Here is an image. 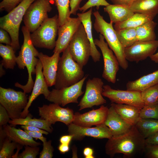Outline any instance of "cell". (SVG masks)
I'll use <instances>...</instances> for the list:
<instances>
[{
    "label": "cell",
    "mask_w": 158,
    "mask_h": 158,
    "mask_svg": "<svg viewBox=\"0 0 158 158\" xmlns=\"http://www.w3.org/2000/svg\"><path fill=\"white\" fill-rule=\"evenodd\" d=\"M145 145V139L133 126L126 133L108 139L105 150L111 157L121 153L126 158H133L144 154Z\"/></svg>",
    "instance_id": "obj_1"
},
{
    "label": "cell",
    "mask_w": 158,
    "mask_h": 158,
    "mask_svg": "<svg viewBox=\"0 0 158 158\" xmlns=\"http://www.w3.org/2000/svg\"><path fill=\"white\" fill-rule=\"evenodd\" d=\"M21 31L24 37L23 45L16 57V62L18 67L20 69L26 67L27 69L28 78L27 83L23 85L17 82L15 84L16 87L23 90L25 93H29L32 89L34 82L32 75L36 73V66L39 59L37 58L39 52L35 47L30 38V32L28 29L23 26Z\"/></svg>",
    "instance_id": "obj_2"
},
{
    "label": "cell",
    "mask_w": 158,
    "mask_h": 158,
    "mask_svg": "<svg viewBox=\"0 0 158 158\" xmlns=\"http://www.w3.org/2000/svg\"><path fill=\"white\" fill-rule=\"evenodd\" d=\"M58 63L55 89L68 87L78 82L84 77V72L80 65L73 59L68 46L63 51Z\"/></svg>",
    "instance_id": "obj_3"
},
{
    "label": "cell",
    "mask_w": 158,
    "mask_h": 158,
    "mask_svg": "<svg viewBox=\"0 0 158 158\" xmlns=\"http://www.w3.org/2000/svg\"><path fill=\"white\" fill-rule=\"evenodd\" d=\"M93 14L95 18L94 23L95 30L103 36L109 47L116 56L120 66L126 70L128 65L125 56L124 48L118 39L113 23L106 22L98 11H95Z\"/></svg>",
    "instance_id": "obj_4"
},
{
    "label": "cell",
    "mask_w": 158,
    "mask_h": 158,
    "mask_svg": "<svg viewBox=\"0 0 158 158\" xmlns=\"http://www.w3.org/2000/svg\"><path fill=\"white\" fill-rule=\"evenodd\" d=\"M35 0H23L8 13L0 18V27L6 31L11 37V46L16 51L20 48L19 29L28 7Z\"/></svg>",
    "instance_id": "obj_5"
},
{
    "label": "cell",
    "mask_w": 158,
    "mask_h": 158,
    "mask_svg": "<svg viewBox=\"0 0 158 158\" xmlns=\"http://www.w3.org/2000/svg\"><path fill=\"white\" fill-rule=\"evenodd\" d=\"M59 26L58 15L48 18L30 34L31 39L34 46L49 49L54 48Z\"/></svg>",
    "instance_id": "obj_6"
},
{
    "label": "cell",
    "mask_w": 158,
    "mask_h": 158,
    "mask_svg": "<svg viewBox=\"0 0 158 158\" xmlns=\"http://www.w3.org/2000/svg\"><path fill=\"white\" fill-rule=\"evenodd\" d=\"M28 98L26 93L13 89L0 87V103L7 111L11 119L20 118Z\"/></svg>",
    "instance_id": "obj_7"
},
{
    "label": "cell",
    "mask_w": 158,
    "mask_h": 158,
    "mask_svg": "<svg viewBox=\"0 0 158 158\" xmlns=\"http://www.w3.org/2000/svg\"><path fill=\"white\" fill-rule=\"evenodd\" d=\"M73 60L83 68L90 56V46L84 27L81 23L68 45Z\"/></svg>",
    "instance_id": "obj_8"
},
{
    "label": "cell",
    "mask_w": 158,
    "mask_h": 158,
    "mask_svg": "<svg viewBox=\"0 0 158 158\" xmlns=\"http://www.w3.org/2000/svg\"><path fill=\"white\" fill-rule=\"evenodd\" d=\"M51 4L47 0H35L28 7L23 21L30 32L37 29L48 18V13L52 8Z\"/></svg>",
    "instance_id": "obj_9"
},
{
    "label": "cell",
    "mask_w": 158,
    "mask_h": 158,
    "mask_svg": "<svg viewBox=\"0 0 158 158\" xmlns=\"http://www.w3.org/2000/svg\"><path fill=\"white\" fill-rule=\"evenodd\" d=\"M104 40L103 36L100 34L99 39H94V42L95 45L100 49L103 57L104 68L102 77L108 82L114 84L116 81V75L120 66L116 56L109 48Z\"/></svg>",
    "instance_id": "obj_10"
},
{
    "label": "cell",
    "mask_w": 158,
    "mask_h": 158,
    "mask_svg": "<svg viewBox=\"0 0 158 158\" xmlns=\"http://www.w3.org/2000/svg\"><path fill=\"white\" fill-rule=\"evenodd\" d=\"M87 76L86 75L78 82L71 86L59 89H53L46 99L63 107L70 103H78V98L84 93L82 87Z\"/></svg>",
    "instance_id": "obj_11"
},
{
    "label": "cell",
    "mask_w": 158,
    "mask_h": 158,
    "mask_svg": "<svg viewBox=\"0 0 158 158\" xmlns=\"http://www.w3.org/2000/svg\"><path fill=\"white\" fill-rule=\"evenodd\" d=\"M104 85L102 80L99 78L94 77L87 80L84 95L78 105L79 111L106 103L102 95Z\"/></svg>",
    "instance_id": "obj_12"
},
{
    "label": "cell",
    "mask_w": 158,
    "mask_h": 158,
    "mask_svg": "<svg viewBox=\"0 0 158 158\" xmlns=\"http://www.w3.org/2000/svg\"><path fill=\"white\" fill-rule=\"evenodd\" d=\"M102 95L108 98L112 103L131 105L141 109L145 105L140 91L115 90L106 85L103 86Z\"/></svg>",
    "instance_id": "obj_13"
},
{
    "label": "cell",
    "mask_w": 158,
    "mask_h": 158,
    "mask_svg": "<svg viewBox=\"0 0 158 158\" xmlns=\"http://www.w3.org/2000/svg\"><path fill=\"white\" fill-rule=\"evenodd\" d=\"M38 108L40 118L47 121L51 125L61 122L68 126L74 119V114L72 109L62 108L57 104L43 105Z\"/></svg>",
    "instance_id": "obj_14"
},
{
    "label": "cell",
    "mask_w": 158,
    "mask_h": 158,
    "mask_svg": "<svg viewBox=\"0 0 158 158\" xmlns=\"http://www.w3.org/2000/svg\"><path fill=\"white\" fill-rule=\"evenodd\" d=\"M158 48V40L138 41L124 48L125 57L127 61L138 63L150 57Z\"/></svg>",
    "instance_id": "obj_15"
},
{
    "label": "cell",
    "mask_w": 158,
    "mask_h": 158,
    "mask_svg": "<svg viewBox=\"0 0 158 158\" xmlns=\"http://www.w3.org/2000/svg\"><path fill=\"white\" fill-rule=\"evenodd\" d=\"M68 131L69 134L73 135V139L77 140H81L85 136L108 139L112 137L111 130L104 124L91 127H82L72 123L68 126Z\"/></svg>",
    "instance_id": "obj_16"
},
{
    "label": "cell",
    "mask_w": 158,
    "mask_h": 158,
    "mask_svg": "<svg viewBox=\"0 0 158 158\" xmlns=\"http://www.w3.org/2000/svg\"><path fill=\"white\" fill-rule=\"evenodd\" d=\"M81 22L78 17L69 18L62 25L59 26L58 32V38L53 52L59 53L68 47L74 34Z\"/></svg>",
    "instance_id": "obj_17"
},
{
    "label": "cell",
    "mask_w": 158,
    "mask_h": 158,
    "mask_svg": "<svg viewBox=\"0 0 158 158\" xmlns=\"http://www.w3.org/2000/svg\"><path fill=\"white\" fill-rule=\"evenodd\" d=\"M108 109L107 107L102 105L98 109H93L83 114L75 112L73 123L84 127H91L92 126H98L104 124L107 116Z\"/></svg>",
    "instance_id": "obj_18"
},
{
    "label": "cell",
    "mask_w": 158,
    "mask_h": 158,
    "mask_svg": "<svg viewBox=\"0 0 158 158\" xmlns=\"http://www.w3.org/2000/svg\"><path fill=\"white\" fill-rule=\"evenodd\" d=\"M42 70V64L39 59L36 66V78L32 93L28 98L27 104L22 112L20 118H25L28 115L29 108L33 101L39 96L42 94L46 99L50 93V91L48 89V86L45 80Z\"/></svg>",
    "instance_id": "obj_19"
},
{
    "label": "cell",
    "mask_w": 158,
    "mask_h": 158,
    "mask_svg": "<svg viewBox=\"0 0 158 158\" xmlns=\"http://www.w3.org/2000/svg\"><path fill=\"white\" fill-rule=\"evenodd\" d=\"M54 53L51 56H49L42 52H39L37 56L42 64L43 74L48 87L55 84L58 64L60 58V53Z\"/></svg>",
    "instance_id": "obj_20"
},
{
    "label": "cell",
    "mask_w": 158,
    "mask_h": 158,
    "mask_svg": "<svg viewBox=\"0 0 158 158\" xmlns=\"http://www.w3.org/2000/svg\"><path fill=\"white\" fill-rule=\"evenodd\" d=\"M104 124L109 128L113 137L126 133L133 126L123 120L111 105L109 108L107 116Z\"/></svg>",
    "instance_id": "obj_21"
},
{
    "label": "cell",
    "mask_w": 158,
    "mask_h": 158,
    "mask_svg": "<svg viewBox=\"0 0 158 158\" xmlns=\"http://www.w3.org/2000/svg\"><path fill=\"white\" fill-rule=\"evenodd\" d=\"M92 8L84 13H77L78 17L83 24L90 46V56L93 61L96 63L100 61L101 54L97 49L93 38L92 33V22L91 16Z\"/></svg>",
    "instance_id": "obj_22"
},
{
    "label": "cell",
    "mask_w": 158,
    "mask_h": 158,
    "mask_svg": "<svg viewBox=\"0 0 158 158\" xmlns=\"http://www.w3.org/2000/svg\"><path fill=\"white\" fill-rule=\"evenodd\" d=\"M7 137L12 141L22 146H39L42 145L40 142L35 141L24 130L17 129L8 124L3 126Z\"/></svg>",
    "instance_id": "obj_23"
},
{
    "label": "cell",
    "mask_w": 158,
    "mask_h": 158,
    "mask_svg": "<svg viewBox=\"0 0 158 158\" xmlns=\"http://www.w3.org/2000/svg\"><path fill=\"white\" fill-rule=\"evenodd\" d=\"M116 112L126 122L132 126H135L140 118L141 109L131 105L112 103Z\"/></svg>",
    "instance_id": "obj_24"
},
{
    "label": "cell",
    "mask_w": 158,
    "mask_h": 158,
    "mask_svg": "<svg viewBox=\"0 0 158 158\" xmlns=\"http://www.w3.org/2000/svg\"><path fill=\"white\" fill-rule=\"evenodd\" d=\"M113 23H121L127 20L134 13L129 6L118 4H109L104 8Z\"/></svg>",
    "instance_id": "obj_25"
},
{
    "label": "cell",
    "mask_w": 158,
    "mask_h": 158,
    "mask_svg": "<svg viewBox=\"0 0 158 158\" xmlns=\"http://www.w3.org/2000/svg\"><path fill=\"white\" fill-rule=\"evenodd\" d=\"M157 15L155 13H134L125 21L115 23L114 27L115 30L127 28H136L146 23L153 20Z\"/></svg>",
    "instance_id": "obj_26"
},
{
    "label": "cell",
    "mask_w": 158,
    "mask_h": 158,
    "mask_svg": "<svg viewBox=\"0 0 158 158\" xmlns=\"http://www.w3.org/2000/svg\"><path fill=\"white\" fill-rule=\"evenodd\" d=\"M158 84V70L143 76L135 80L129 81L126 84L127 90L141 92Z\"/></svg>",
    "instance_id": "obj_27"
},
{
    "label": "cell",
    "mask_w": 158,
    "mask_h": 158,
    "mask_svg": "<svg viewBox=\"0 0 158 158\" xmlns=\"http://www.w3.org/2000/svg\"><path fill=\"white\" fill-rule=\"evenodd\" d=\"M8 123L13 125H27L35 126L44 130L49 133L53 131L51 124L47 121L41 118H32L31 115L29 113L25 118L10 120Z\"/></svg>",
    "instance_id": "obj_28"
},
{
    "label": "cell",
    "mask_w": 158,
    "mask_h": 158,
    "mask_svg": "<svg viewBox=\"0 0 158 158\" xmlns=\"http://www.w3.org/2000/svg\"><path fill=\"white\" fill-rule=\"evenodd\" d=\"M129 7L134 13L158 14V0H135Z\"/></svg>",
    "instance_id": "obj_29"
},
{
    "label": "cell",
    "mask_w": 158,
    "mask_h": 158,
    "mask_svg": "<svg viewBox=\"0 0 158 158\" xmlns=\"http://www.w3.org/2000/svg\"><path fill=\"white\" fill-rule=\"evenodd\" d=\"M135 126L145 139L158 132V119L140 118Z\"/></svg>",
    "instance_id": "obj_30"
},
{
    "label": "cell",
    "mask_w": 158,
    "mask_h": 158,
    "mask_svg": "<svg viewBox=\"0 0 158 158\" xmlns=\"http://www.w3.org/2000/svg\"><path fill=\"white\" fill-rule=\"evenodd\" d=\"M157 23L152 20L136 28L138 41H151L156 40L155 30Z\"/></svg>",
    "instance_id": "obj_31"
},
{
    "label": "cell",
    "mask_w": 158,
    "mask_h": 158,
    "mask_svg": "<svg viewBox=\"0 0 158 158\" xmlns=\"http://www.w3.org/2000/svg\"><path fill=\"white\" fill-rule=\"evenodd\" d=\"M15 51L10 45L0 44V55L2 58L1 63L6 69H13L16 63Z\"/></svg>",
    "instance_id": "obj_32"
},
{
    "label": "cell",
    "mask_w": 158,
    "mask_h": 158,
    "mask_svg": "<svg viewBox=\"0 0 158 158\" xmlns=\"http://www.w3.org/2000/svg\"><path fill=\"white\" fill-rule=\"evenodd\" d=\"M118 39L124 48L137 41L136 28H127L116 30Z\"/></svg>",
    "instance_id": "obj_33"
},
{
    "label": "cell",
    "mask_w": 158,
    "mask_h": 158,
    "mask_svg": "<svg viewBox=\"0 0 158 158\" xmlns=\"http://www.w3.org/2000/svg\"><path fill=\"white\" fill-rule=\"evenodd\" d=\"M58 12L60 26L63 25L70 17V0H54Z\"/></svg>",
    "instance_id": "obj_34"
},
{
    "label": "cell",
    "mask_w": 158,
    "mask_h": 158,
    "mask_svg": "<svg viewBox=\"0 0 158 158\" xmlns=\"http://www.w3.org/2000/svg\"><path fill=\"white\" fill-rule=\"evenodd\" d=\"M142 99L145 105L158 104V84L141 92Z\"/></svg>",
    "instance_id": "obj_35"
},
{
    "label": "cell",
    "mask_w": 158,
    "mask_h": 158,
    "mask_svg": "<svg viewBox=\"0 0 158 158\" xmlns=\"http://www.w3.org/2000/svg\"><path fill=\"white\" fill-rule=\"evenodd\" d=\"M20 146L21 145L12 141L9 138L6 137L0 148V158L13 157L14 150Z\"/></svg>",
    "instance_id": "obj_36"
},
{
    "label": "cell",
    "mask_w": 158,
    "mask_h": 158,
    "mask_svg": "<svg viewBox=\"0 0 158 158\" xmlns=\"http://www.w3.org/2000/svg\"><path fill=\"white\" fill-rule=\"evenodd\" d=\"M140 118L158 119V104L145 105L140 109Z\"/></svg>",
    "instance_id": "obj_37"
},
{
    "label": "cell",
    "mask_w": 158,
    "mask_h": 158,
    "mask_svg": "<svg viewBox=\"0 0 158 158\" xmlns=\"http://www.w3.org/2000/svg\"><path fill=\"white\" fill-rule=\"evenodd\" d=\"M40 148L38 146H25V150L17 155L18 158H36L39 153Z\"/></svg>",
    "instance_id": "obj_38"
},
{
    "label": "cell",
    "mask_w": 158,
    "mask_h": 158,
    "mask_svg": "<svg viewBox=\"0 0 158 158\" xmlns=\"http://www.w3.org/2000/svg\"><path fill=\"white\" fill-rule=\"evenodd\" d=\"M110 4L106 0H88L83 6L80 7L79 10L84 13L88 9L96 6L98 10L100 6H106Z\"/></svg>",
    "instance_id": "obj_39"
},
{
    "label": "cell",
    "mask_w": 158,
    "mask_h": 158,
    "mask_svg": "<svg viewBox=\"0 0 158 158\" xmlns=\"http://www.w3.org/2000/svg\"><path fill=\"white\" fill-rule=\"evenodd\" d=\"M43 149L40 154V158H51L53 157L54 148L51 145V140L43 142Z\"/></svg>",
    "instance_id": "obj_40"
},
{
    "label": "cell",
    "mask_w": 158,
    "mask_h": 158,
    "mask_svg": "<svg viewBox=\"0 0 158 158\" xmlns=\"http://www.w3.org/2000/svg\"><path fill=\"white\" fill-rule=\"evenodd\" d=\"M23 0H3L0 3L1 11L9 12L18 6Z\"/></svg>",
    "instance_id": "obj_41"
},
{
    "label": "cell",
    "mask_w": 158,
    "mask_h": 158,
    "mask_svg": "<svg viewBox=\"0 0 158 158\" xmlns=\"http://www.w3.org/2000/svg\"><path fill=\"white\" fill-rule=\"evenodd\" d=\"M144 154L149 158H158V144H146Z\"/></svg>",
    "instance_id": "obj_42"
},
{
    "label": "cell",
    "mask_w": 158,
    "mask_h": 158,
    "mask_svg": "<svg viewBox=\"0 0 158 158\" xmlns=\"http://www.w3.org/2000/svg\"><path fill=\"white\" fill-rule=\"evenodd\" d=\"M10 117L6 109L0 105V126L7 124L10 120Z\"/></svg>",
    "instance_id": "obj_43"
},
{
    "label": "cell",
    "mask_w": 158,
    "mask_h": 158,
    "mask_svg": "<svg viewBox=\"0 0 158 158\" xmlns=\"http://www.w3.org/2000/svg\"><path fill=\"white\" fill-rule=\"evenodd\" d=\"M0 42L10 45L11 43V37L8 32L1 28L0 29Z\"/></svg>",
    "instance_id": "obj_44"
},
{
    "label": "cell",
    "mask_w": 158,
    "mask_h": 158,
    "mask_svg": "<svg viewBox=\"0 0 158 158\" xmlns=\"http://www.w3.org/2000/svg\"><path fill=\"white\" fill-rule=\"evenodd\" d=\"M83 0H70V14L76 15L80 8V4Z\"/></svg>",
    "instance_id": "obj_45"
},
{
    "label": "cell",
    "mask_w": 158,
    "mask_h": 158,
    "mask_svg": "<svg viewBox=\"0 0 158 158\" xmlns=\"http://www.w3.org/2000/svg\"><path fill=\"white\" fill-rule=\"evenodd\" d=\"M29 135L36 140L38 139L41 140L43 142L46 141V138L44 137L42 133L37 132L31 131L24 130Z\"/></svg>",
    "instance_id": "obj_46"
},
{
    "label": "cell",
    "mask_w": 158,
    "mask_h": 158,
    "mask_svg": "<svg viewBox=\"0 0 158 158\" xmlns=\"http://www.w3.org/2000/svg\"><path fill=\"white\" fill-rule=\"evenodd\" d=\"M21 127L22 129H24V130H26L31 131L40 132L43 134L46 135H47L49 133L48 132L44 130L35 126L27 125H22Z\"/></svg>",
    "instance_id": "obj_47"
},
{
    "label": "cell",
    "mask_w": 158,
    "mask_h": 158,
    "mask_svg": "<svg viewBox=\"0 0 158 158\" xmlns=\"http://www.w3.org/2000/svg\"><path fill=\"white\" fill-rule=\"evenodd\" d=\"M146 144H158V132L145 139Z\"/></svg>",
    "instance_id": "obj_48"
},
{
    "label": "cell",
    "mask_w": 158,
    "mask_h": 158,
    "mask_svg": "<svg viewBox=\"0 0 158 158\" xmlns=\"http://www.w3.org/2000/svg\"><path fill=\"white\" fill-rule=\"evenodd\" d=\"M114 4L121 5L129 7L135 0H110Z\"/></svg>",
    "instance_id": "obj_49"
},
{
    "label": "cell",
    "mask_w": 158,
    "mask_h": 158,
    "mask_svg": "<svg viewBox=\"0 0 158 158\" xmlns=\"http://www.w3.org/2000/svg\"><path fill=\"white\" fill-rule=\"evenodd\" d=\"M73 135H64L61 137L59 141L61 143L69 145L71 140L73 139Z\"/></svg>",
    "instance_id": "obj_50"
},
{
    "label": "cell",
    "mask_w": 158,
    "mask_h": 158,
    "mask_svg": "<svg viewBox=\"0 0 158 158\" xmlns=\"http://www.w3.org/2000/svg\"><path fill=\"white\" fill-rule=\"evenodd\" d=\"M93 150L90 147L85 148L83 151V154L86 158H94L93 156Z\"/></svg>",
    "instance_id": "obj_51"
},
{
    "label": "cell",
    "mask_w": 158,
    "mask_h": 158,
    "mask_svg": "<svg viewBox=\"0 0 158 158\" xmlns=\"http://www.w3.org/2000/svg\"><path fill=\"white\" fill-rule=\"evenodd\" d=\"M58 149L61 153L64 154L69 150V145L61 143L58 147Z\"/></svg>",
    "instance_id": "obj_52"
},
{
    "label": "cell",
    "mask_w": 158,
    "mask_h": 158,
    "mask_svg": "<svg viewBox=\"0 0 158 158\" xmlns=\"http://www.w3.org/2000/svg\"><path fill=\"white\" fill-rule=\"evenodd\" d=\"M7 136L3 126H0V148L1 147L3 142Z\"/></svg>",
    "instance_id": "obj_53"
},
{
    "label": "cell",
    "mask_w": 158,
    "mask_h": 158,
    "mask_svg": "<svg viewBox=\"0 0 158 158\" xmlns=\"http://www.w3.org/2000/svg\"><path fill=\"white\" fill-rule=\"evenodd\" d=\"M150 58L152 61L155 63H158V51L152 55Z\"/></svg>",
    "instance_id": "obj_54"
},
{
    "label": "cell",
    "mask_w": 158,
    "mask_h": 158,
    "mask_svg": "<svg viewBox=\"0 0 158 158\" xmlns=\"http://www.w3.org/2000/svg\"><path fill=\"white\" fill-rule=\"evenodd\" d=\"M3 66L0 63V77H1L2 75H4L5 73V71L3 68Z\"/></svg>",
    "instance_id": "obj_55"
},
{
    "label": "cell",
    "mask_w": 158,
    "mask_h": 158,
    "mask_svg": "<svg viewBox=\"0 0 158 158\" xmlns=\"http://www.w3.org/2000/svg\"><path fill=\"white\" fill-rule=\"evenodd\" d=\"M49 1L51 4H53L55 3L54 0H47Z\"/></svg>",
    "instance_id": "obj_56"
}]
</instances>
